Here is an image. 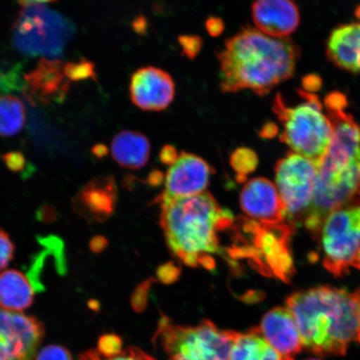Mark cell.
<instances>
[{"label": "cell", "mask_w": 360, "mask_h": 360, "mask_svg": "<svg viewBox=\"0 0 360 360\" xmlns=\"http://www.w3.org/2000/svg\"><path fill=\"white\" fill-rule=\"evenodd\" d=\"M240 226L243 233L237 236L245 245L233 250V257L250 259L260 272L289 283L294 274L290 250L294 225L267 224L245 219Z\"/></svg>", "instance_id": "cell-6"}, {"label": "cell", "mask_w": 360, "mask_h": 360, "mask_svg": "<svg viewBox=\"0 0 360 360\" xmlns=\"http://www.w3.org/2000/svg\"><path fill=\"white\" fill-rule=\"evenodd\" d=\"M111 154L122 167L141 169L150 158V143L146 135L133 130H124L112 139Z\"/></svg>", "instance_id": "cell-18"}, {"label": "cell", "mask_w": 360, "mask_h": 360, "mask_svg": "<svg viewBox=\"0 0 360 360\" xmlns=\"http://www.w3.org/2000/svg\"><path fill=\"white\" fill-rule=\"evenodd\" d=\"M174 96V79L160 68H141L130 79V100L143 111H163L172 103Z\"/></svg>", "instance_id": "cell-11"}, {"label": "cell", "mask_w": 360, "mask_h": 360, "mask_svg": "<svg viewBox=\"0 0 360 360\" xmlns=\"http://www.w3.org/2000/svg\"><path fill=\"white\" fill-rule=\"evenodd\" d=\"M150 281L143 283L141 286L135 290L132 299L133 307L137 311H142L146 308L147 302L148 290L150 289Z\"/></svg>", "instance_id": "cell-29"}, {"label": "cell", "mask_w": 360, "mask_h": 360, "mask_svg": "<svg viewBox=\"0 0 360 360\" xmlns=\"http://www.w3.org/2000/svg\"><path fill=\"white\" fill-rule=\"evenodd\" d=\"M354 296L355 299H356V302L358 305L359 330L357 340L360 343V289H359L356 292H354Z\"/></svg>", "instance_id": "cell-36"}, {"label": "cell", "mask_w": 360, "mask_h": 360, "mask_svg": "<svg viewBox=\"0 0 360 360\" xmlns=\"http://www.w3.org/2000/svg\"><path fill=\"white\" fill-rule=\"evenodd\" d=\"M4 161L8 168L13 171L20 170L22 167V164L25 163V160L22 159V155L20 154H10L4 156Z\"/></svg>", "instance_id": "cell-32"}, {"label": "cell", "mask_w": 360, "mask_h": 360, "mask_svg": "<svg viewBox=\"0 0 360 360\" xmlns=\"http://www.w3.org/2000/svg\"><path fill=\"white\" fill-rule=\"evenodd\" d=\"M303 348L318 356H342L357 340L358 305L354 294L328 286L295 292L287 299Z\"/></svg>", "instance_id": "cell-3"}, {"label": "cell", "mask_w": 360, "mask_h": 360, "mask_svg": "<svg viewBox=\"0 0 360 360\" xmlns=\"http://www.w3.org/2000/svg\"><path fill=\"white\" fill-rule=\"evenodd\" d=\"M15 247L8 233L0 229V271L8 266L15 256Z\"/></svg>", "instance_id": "cell-26"}, {"label": "cell", "mask_w": 360, "mask_h": 360, "mask_svg": "<svg viewBox=\"0 0 360 360\" xmlns=\"http://www.w3.org/2000/svg\"><path fill=\"white\" fill-rule=\"evenodd\" d=\"M317 167L306 158L290 153L278 162L276 188L290 222L304 219L314 200Z\"/></svg>", "instance_id": "cell-9"}, {"label": "cell", "mask_w": 360, "mask_h": 360, "mask_svg": "<svg viewBox=\"0 0 360 360\" xmlns=\"http://www.w3.org/2000/svg\"><path fill=\"white\" fill-rule=\"evenodd\" d=\"M79 360H156L143 350L135 347L123 349L114 356H105L96 349H89L81 354Z\"/></svg>", "instance_id": "cell-23"}, {"label": "cell", "mask_w": 360, "mask_h": 360, "mask_svg": "<svg viewBox=\"0 0 360 360\" xmlns=\"http://www.w3.org/2000/svg\"><path fill=\"white\" fill-rule=\"evenodd\" d=\"M243 211L255 221L276 224L285 218L277 188L269 179L256 178L248 182L240 195Z\"/></svg>", "instance_id": "cell-13"}, {"label": "cell", "mask_w": 360, "mask_h": 360, "mask_svg": "<svg viewBox=\"0 0 360 360\" xmlns=\"http://www.w3.org/2000/svg\"><path fill=\"white\" fill-rule=\"evenodd\" d=\"M276 129V128L274 127L273 124H267V126L263 128L262 131H261V135L265 138H268L270 135L276 134V131H274Z\"/></svg>", "instance_id": "cell-35"}, {"label": "cell", "mask_w": 360, "mask_h": 360, "mask_svg": "<svg viewBox=\"0 0 360 360\" xmlns=\"http://www.w3.org/2000/svg\"><path fill=\"white\" fill-rule=\"evenodd\" d=\"M44 337L37 318L0 308V360H34Z\"/></svg>", "instance_id": "cell-10"}, {"label": "cell", "mask_w": 360, "mask_h": 360, "mask_svg": "<svg viewBox=\"0 0 360 360\" xmlns=\"http://www.w3.org/2000/svg\"><path fill=\"white\" fill-rule=\"evenodd\" d=\"M34 290L28 278L17 269L0 274V308L22 312L33 304Z\"/></svg>", "instance_id": "cell-19"}, {"label": "cell", "mask_w": 360, "mask_h": 360, "mask_svg": "<svg viewBox=\"0 0 360 360\" xmlns=\"http://www.w3.org/2000/svg\"><path fill=\"white\" fill-rule=\"evenodd\" d=\"M34 360H74L64 346L51 345L39 350Z\"/></svg>", "instance_id": "cell-27"}, {"label": "cell", "mask_w": 360, "mask_h": 360, "mask_svg": "<svg viewBox=\"0 0 360 360\" xmlns=\"http://www.w3.org/2000/svg\"><path fill=\"white\" fill-rule=\"evenodd\" d=\"M327 55L341 69L360 73V24L337 27L327 43Z\"/></svg>", "instance_id": "cell-17"}, {"label": "cell", "mask_w": 360, "mask_h": 360, "mask_svg": "<svg viewBox=\"0 0 360 360\" xmlns=\"http://www.w3.org/2000/svg\"><path fill=\"white\" fill-rule=\"evenodd\" d=\"M251 13L257 30L273 38H289L300 22L292 0H255Z\"/></svg>", "instance_id": "cell-15"}, {"label": "cell", "mask_w": 360, "mask_h": 360, "mask_svg": "<svg viewBox=\"0 0 360 360\" xmlns=\"http://www.w3.org/2000/svg\"><path fill=\"white\" fill-rule=\"evenodd\" d=\"M160 160L165 165H172L178 159V153L175 148L165 146L160 151Z\"/></svg>", "instance_id": "cell-31"}, {"label": "cell", "mask_w": 360, "mask_h": 360, "mask_svg": "<svg viewBox=\"0 0 360 360\" xmlns=\"http://www.w3.org/2000/svg\"><path fill=\"white\" fill-rule=\"evenodd\" d=\"M26 112L19 98L8 94L0 96V135L15 136L25 127Z\"/></svg>", "instance_id": "cell-21"}, {"label": "cell", "mask_w": 360, "mask_h": 360, "mask_svg": "<svg viewBox=\"0 0 360 360\" xmlns=\"http://www.w3.org/2000/svg\"><path fill=\"white\" fill-rule=\"evenodd\" d=\"M213 169L202 158L182 152L166 174L165 188L159 202L204 193Z\"/></svg>", "instance_id": "cell-12"}, {"label": "cell", "mask_w": 360, "mask_h": 360, "mask_svg": "<svg viewBox=\"0 0 360 360\" xmlns=\"http://www.w3.org/2000/svg\"><path fill=\"white\" fill-rule=\"evenodd\" d=\"M325 103L332 139L317 167L313 204L304 219L314 236L331 211L360 195V125L345 112L344 94L331 93Z\"/></svg>", "instance_id": "cell-1"}, {"label": "cell", "mask_w": 360, "mask_h": 360, "mask_svg": "<svg viewBox=\"0 0 360 360\" xmlns=\"http://www.w3.org/2000/svg\"><path fill=\"white\" fill-rule=\"evenodd\" d=\"M300 56V48L291 39L270 37L244 27L216 55L220 89L223 93L250 89L265 96L294 75Z\"/></svg>", "instance_id": "cell-2"}, {"label": "cell", "mask_w": 360, "mask_h": 360, "mask_svg": "<svg viewBox=\"0 0 360 360\" xmlns=\"http://www.w3.org/2000/svg\"><path fill=\"white\" fill-rule=\"evenodd\" d=\"M298 94L301 101L295 105L281 94L274 100L273 110L283 127L281 141L318 167L330 145L332 124L316 94L302 89Z\"/></svg>", "instance_id": "cell-5"}, {"label": "cell", "mask_w": 360, "mask_h": 360, "mask_svg": "<svg viewBox=\"0 0 360 360\" xmlns=\"http://www.w3.org/2000/svg\"><path fill=\"white\" fill-rule=\"evenodd\" d=\"M235 335L236 331L220 330L210 321L182 326L162 319L155 340L169 360H229Z\"/></svg>", "instance_id": "cell-7"}, {"label": "cell", "mask_w": 360, "mask_h": 360, "mask_svg": "<svg viewBox=\"0 0 360 360\" xmlns=\"http://www.w3.org/2000/svg\"><path fill=\"white\" fill-rule=\"evenodd\" d=\"M352 265L355 268H357L360 270V250H359L356 257H355Z\"/></svg>", "instance_id": "cell-37"}, {"label": "cell", "mask_w": 360, "mask_h": 360, "mask_svg": "<svg viewBox=\"0 0 360 360\" xmlns=\"http://www.w3.org/2000/svg\"><path fill=\"white\" fill-rule=\"evenodd\" d=\"M97 350L105 356H114L123 350L122 340L118 335L108 334L101 337Z\"/></svg>", "instance_id": "cell-25"}, {"label": "cell", "mask_w": 360, "mask_h": 360, "mask_svg": "<svg viewBox=\"0 0 360 360\" xmlns=\"http://www.w3.org/2000/svg\"><path fill=\"white\" fill-rule=\"evenodd\" d=\"M18 3L25 6H37V4H41L44 3H49L56 1V0H17Z\"/></svg>", "instance_id": "cell-34"}, {"label": "cell", "mask_w": 360, "mask_h": 360, "mask_svg": "<svg viewBox=\"0 0 360 360\" xmlns=\"http://www.w3.org/2000/svg\"><path fill=\"white\" fill-rule=\"evenodd\" d=\"M107 246V240L105 238L101 236H98L94 238V240L90 243V248L94 252L102 251Z\"/></svg>", "instance_id": "cell-33"}, {"label": "cell", "mask_w": 360, "mask_h": 360, "mask_svg": "<svg viewBox=\"0 0 360 360\" xmlns=\"http://www.w3.org/2000/svg\"><path fill=\"white\" fill-rule=\"evenodd\" d=\"M319 233L323 266L344 276L360 250V195L331 211Z\"/></svg>", "instance_id": "cell-8"}, {"label": "cell", "mask_w": 360, "mask_h": 360, "mask_svg": "<svg viewBox=\"0 0 360 360\" xmlns=\"http://www.w3.org/2000/svg\"><path fill=\"white\" fill-rule=\"evenodd\" d=\"M179 44L182 49V55L193 60L201 51L202 39L198 35H181Z\"/></svg>", "instance_id": "cell-24"}, {"label": "cell", "mask_w": 360, "mask_h": 360, "mask_svg": "<svg viewBox=\"0 0 360 360\" xmlns=\"http://www.w3.org/2000/svg\"><path fill=\"white\" fill-rule=\"evenodd\" d=\"M231 163L238 176L245 179L246 175L254 172L258 165V157L248 148H240L233 153Z\"/></svg>", "instance_id": "cell-22"}, {"label": "cell", "mask_w": 360, "mask_h": 360, "mask_svg": "<svg viewBox=\"0 0 360 360\" xmlns=\"http://www.w3.org/2000/svg\"><path fill=\"white\" fill-rule=\"evenodd\" d=\"M258 328L260 334L283 360H295L303 349L298 327L287 307L270 310Z\"/></svg>", "instance_id": "cell-14"}, {"label": "cell", "mask_w": 360, "mask_h": 360, "mask_svg": "<svg viewBox=\"0 0 360 360\" xmlns=\"http://www.w3.org/2000/svg\"><path fill=\"white\" fill-rule=\"evenodd\" d=\"M304 360H321V359H314V358H310V359H304Z\"/></svg>", "instance_id": "cell-38"}, {"label": "cell", "mask_w": 360, "mask_h": 360, "mask_svg": "<svg viewBox=\"0 0 360 360\" xmlns=\"http://www.w3.org/2000/svg\"><path fill=\"white\" fill-rule=\"evenodd\" d=\"M160 223L169 249L188 266L213 269L217 233L233 223L209 193L161 202Z\"/></svg>", "instance_id": "cell-4"}, {"label": "cell", "mask_w": 360, "mask_h": 360, "mask_svg": "<svg viewBox=\"0 0 360 360\" xmlns=\"http://www.w3.org/2000/svg\"><path fill=\"white\" fill-rule=\"evenodd\" d=\"M229 360H283L262 335L258 327L245 333L236 332Z\"/></svg>", "instance_id": "cell-20"}, {"label": "cell", "mask_w": 360, "mask_h": 360, "mask_svg": "<svg viewBox=\"0 0 360 360\" xmlns=\"http://www.w3.org/2000/svg\"><path fill=\"white\" fill-rule=\"evenodd\" d=\"M179 274L180 269L172 262L162 265L158 269V276H159L160 281L165 283H171L177 281Z\"/></svg>", "instance_id": "cell-28"}, {"label": "cell", "mask_w": 360, "mask_h": 360, "mask_svg": "<svg viewBox=\"0 0 360 360\" xmlns=\"http://www.w3.org/2000/svg\"><path fill=\"white\" fill-rule=\"evenodd\" d=\"M116 188L114 179L100 177L85 184L76 195L73 205L79 214L87 220L103 222L114 213Z\"/></svg>", "instance_id": "cell-16"}, {"label": "cell", "mask_w": 360, "mask_h": 360, "mask_svg": "<svg viewBox=\"0 0 360 360\" xmlns=\"http://www.w3.org/2000/svg\"><path fill=\"white\" fill-rule=\"evenodd\" d=\"M207 32L212 37H218L224 32V21L219 17H210L205 22Z\"/></svg>", "instance_id": "cell-30"}]
</instances>
